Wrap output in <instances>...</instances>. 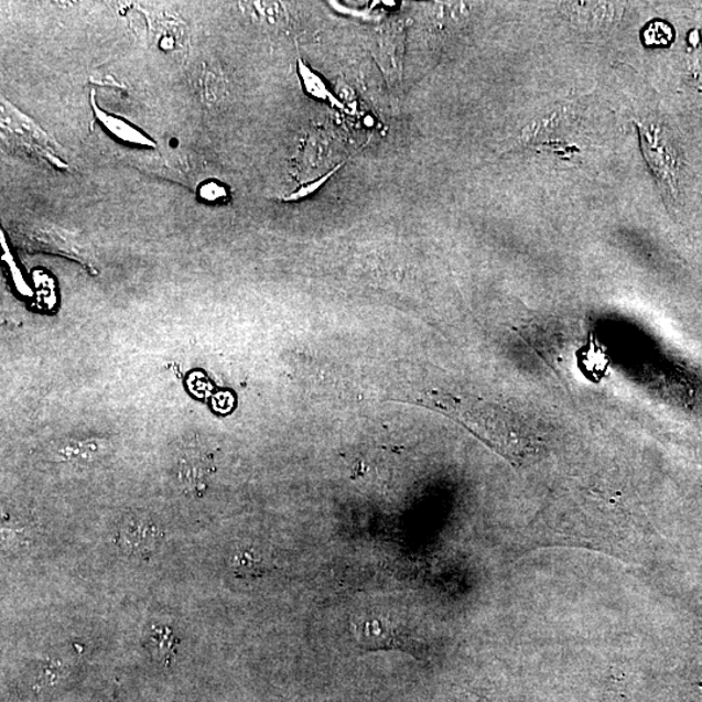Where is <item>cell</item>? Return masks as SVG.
I'll return each mask as SVG.
<instances>
[{
  "label": "cell",
  "mask_w": 702,
  "mask_h": 702,
  "mask_svg": "<svg viewBox=\"0 0 702 702\" xmlns=\"http://www.w3.org/2000/svg\"><path fill=\"white\" fill-rule=\"evenodd\" d=\"M353 628L358 646L364 650H402L422 661L426 656L424 641L412 636L407 627L386 617L368 615L356 622Z\"/></svg>",
  "instance_id": "cell-1"
},
{
  "label": "cell",
  "mask_w": 702,
  "mask_h": 702,
  "mask_svg": "<svg viewBox=\"0 0 702 702\" xmlns=\"http://www.w3.org/2000/svg\"><path fill=\"white\" fill-rule=\"evenodd\" d=\"M2 128L14 144L24 149L43 161L52 163L57 169H67L60 158V144L50 139V136L37 122L29 116L20 112L7 100H2Z\"/></svg>",
  "instance_id": "cell-2"
},
{
  "label": "cell",
  "mask_w": 702,
  "mask_h": 702,
  "mask_svg": "<svg viewBox=\"0 0 702 702\" xmlns=\"http://www.w3.org/2000/svg\"><path fill=\"white\" fill-rule=\"evenodd\" d=\"M21 244L28 249L54 252L79 260L84 264L91 263V251L79 237L71 231L53 226H35L25 228L18 235Z\"/></svg>",
  "instance_id": "cell-3"
},
{
  "label": "cell",
  "mask_w": 702,
  "mask_h": 702,
  "mask_svg": "<svg viewBox=\"0 0 702 702\" xmlns=\"http://www.w3.org/2000/svg\"><path fill=\"white\" fill-rule=\"evenodd\" d=\"M650 130V129H649ZM642 147L646 148V155L649 164L658 179L662 181L665 191L668 192L670 198H676L678 193V158L674 150L668 143L660 139L657 132H650L654 139L644 132L640 128Z\"/></svg>",
  "instance_id": "cell-4"
},
{
  "label": "cell",
  "mask_w": 702,
  "mask_h": 702,
  "mask_svg": "<svg viewBox=\"0 0 702 702\" xmlns=\"http://www.w3.org/2000/svg\"><path fill=\"white\" fill-rule=\"evenodd\" d=\"M162 532L147 517H130L119 531V544L129 554H149L156 548Z\"/></svg>",
  "instance_id": "cell-5"
},
{
  "label": "cell",
  "mask_w": 702,
  "mask_h": 702,
  "mask_svg": "<svg viewBox=\"0 0 702 702\" xmlns=\"http://www.w3.org/2000/svg\"><path fill=\"white\" fill-rule=\"evenodd\" d=\"M90 104L99 125L102 126L108 133L112 134L115 139L132 144V147L155 148V142L151 140L149 136L141 132L139 128L129 125V122L118 118V116L105 112L102 108L98 106L96 93L94 91L91 93Z\"/></svg>",
  "instance_id": "cell-6"
},
{
  "label": "cell",
  "mask_w": 702,
  "mask_h": 702,
  "mask_svg": "<svg viewBox=\"0 0 702 702\" xmlns=\"http://www.w3.org/2000/svg\"><path fill=\"white\" fill-rule=\"evenodd\" d=\"M402 28L392 26L378 37V60L388 77H401L403 64Z\"/></svg>",
  "instance_id": "cell-7"
},
{
  "label": "cell",
  "mask_w": 702,
  "mask_h": 702,
  "mask_svg": "<svg viewBox=\"0 0 702 702\" xmlns=\"http://www.w3.org/2000/svg\"><path fill=\"white\" fill-rule=\"evenodd\" d=\"M335 158V147L327 134L317 130L311 134L303 148L302 166L310 172H320L321 176L330 170V165Z\"/></svg>",
  "instance_id": "cell-8"
},
{
  "label": "cell",
  "mask_w": 702,
  "mask_h": 702,
  "mask_svg": "<svg viewBox=\"0 0 702 702\" xmlns=\"http://www.w3.org/2000/svg\"><path fill=\"white\" fill-rule=\"evenodd\" d=\"M296 71H299L303 90L306 91L307 96L321 100V102L328 104L332 107H337L339 110H346L342 100L337 99L324 79L317 75L313 68H310L307 64L300 60L299 63H296Z\"/></svg>",
  "instance_id": "cell-9"
},
{
  "label": "cell",
  "mask_w": 702,
  "mask_h": 702,
  "mask_svg": "<svg viewBox=\"0 0 702 702\" xmlns=\"http://www.w3.org/2000/svg\"><path fill=\"white\" fill-rule=\"evenodd\" d=\"M104 444L97 440L88 441H69L60 449V453L64 458H91L102 452Z\"/></svg>",
  "instance_id": "cell-10"
},
{
  "label": "cell",
  "mask_w": 702,
  "mask_h": 702,
  "mask_svg": "<svg viewBox=\"0 0 702 702\" xmlns=\"http://www.w3.org/2000/svg\"><path fill=\"white\" fill-rule=\"evenodd\" d=\"M345 163L342 164H336L335 166H333V169L331 171H328L327 173H325V175L321 176L320 179H316L314 181H310V183L302 185L301 187H299V190L294 191L291 195H288V197H285V201L292 202V201H300V199H305L307 197H310V195H313L314 193H316L317 191L321 190V187H323L325 185V183H327L328 180H331L333 176L336 175V172L338 170H342Z\"/></svg>",
  "instance_id": "cell-11"
},
{
  "label": "cell",
  "mask_w": 702,
  "mask_h": 702,
  "mask_svg": "<svg viewBox=\"0 0 702 702\" xmlns=\"http://www.w3.org/2000/svg\"><path fill=\"white\" fill-rule=\"evenodd\" d=\"M236 570L245 576H258L263 573L262 561L256 559L251 552H240L235 559Z\"/></svg>",
  "instance_id": "cell-12"
},
{
  "label": "cell",
  "mask_w": 702,
  "mask_h": 702,
  "mask_svg": "<svg viewBox=\"0 0 702 702\" xmlns=\"http://www.w3.org/2000/svg\"><path fill=\"white\" fill-rule=\"evenodd\" d=\"M672 29L668 24L656 23L655 28H649L647 32L648 45H669L672 41Z\"/></svg>",
  "instance_id": "cell-13"
},
{
  "label": "cell",
  "mask_w": 702,
  "mask_h": 702,
  "mask_svg": "<svg viewBox=\"0 0 702 702\" xmlns=\"http://www.w3.org/2000/svg\"><path fill=\"white\" fill-rule=\"evenodd\" d=\"M199 195L202 199L207 202H219L227 198V190L217 181H208L201 186Z\"/></svg>",
  "instance_id": "cell-14"
},
{
  "label": "cell",
  "mask_w": 702,
  "mask_h": 702,
  "mask_svg": "<svg viewBox=\"0 0 702 702\" xmlns=\"http://www.w3.org/2000/svg\"><path fill=\"white\" fill-rule=\"evenodd\" d=\"M156 638L159 641V647H161V654L164 658H166V662H169L171 656V651L173 654V644L171 641V631L169 628L158 629Z\"/></svg>",
  "instance_id": "cell-15"
}]
</instances>
